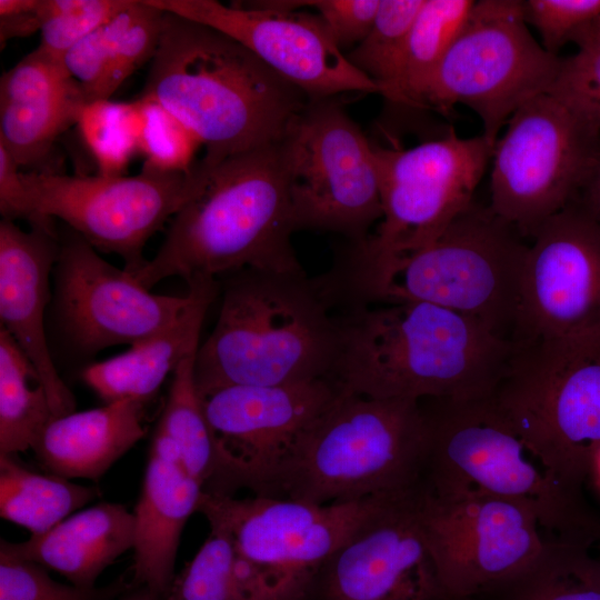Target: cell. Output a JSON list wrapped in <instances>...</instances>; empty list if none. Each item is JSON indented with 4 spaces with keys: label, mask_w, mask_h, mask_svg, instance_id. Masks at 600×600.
I'll return each instance as SVG.
<instances>
[{
    "label": "cell",
    "mask_w": 600,
    "mask_h": 600,
    "mask_svg": "<svg viewBox=\"0 0 600 600\" xmlns=\"http://www.w3.org/2000/svg\"><path fill=\"white\" fill-rule=\"evenodd\" d=\"M340 317L331 374L340 390L379 399L489 397L513 343L480 321L426 302L354 303Z\"/></svg>",
    "instance_id": "obj_1"
},
{
    "label": "cell",
    "mask_w": 600,
    "mask_h": 600,
    "mask_svg": "<svg viewBox=\"0 0 600 600\" xmlns=\"http://www.w3.org/2000/svg\"><path fill=\"white\" fill-rule=\"evenodd\" d=\"M194 189L168 223L156 256L133 276L147 289L170 277L189 284L244 269L304 273L281 141L193 164Z\"/></svg>",
    "instance_id": "obj_2"
},
{
    "label": "cell",
    "mask_w": 600,
    "mask_h": 600,
    "mask_svg": "<svg viewBox=\"0 0 600 600\" xmlns=\"http://www.w3.org/2000/svg\"><path fill=\"white\" fill-rule=\"evenodd\" d=\"M163 12L140 97L160 103L198 137L207 166L282 141L308 97L231 37Z\"/></svg>",
    "instance_id": "obj_3"
},
{
    "label": "cell",
    "mask_w": 600,
    "mask_h": 600,
    "mask_svg": "<svg viewBox=\"0 0 600 600\" xmlns=\"http://www.w3.org/2000/svg\"><path fill=\"white\" fill-rule=\"evenodd\" d=\"M326 280L244 269L228 274L217 322L194 359L203 397L229 386L331 379L340 317Z\"/></svg>",
    "instance_id": "obj_4"
},
{
    "label": "cell",
    "mask_w": 600,
    "mask_h": 600,
    "mask_svg": "<svg viewBox=\"0 0 600 600\" xmlns=\"http://www.w3.org/2000/svg\"><path fill=\"white\" fill-rule=\"evenodd\" d=\"M529 243L488 206L473 200L429 244L380 260L349 259L354 303L426 302L473 318L512 341Z\"/></svg>",
    "instance_id": "obj_5"
},
{
    "label": "cell",
    "mask_w": 600,
    "mask_h": 600,
    "mask_svg": "<svg viewBox=\"0 0 600 600\" xmlns=\"http://www.w3.org/2000/svg\"><path fill=\"white\" fill-rule=\"evenodd\" d=\"M420 403L427 431L426 492L491 496L528 509L547 539L588 548L600 540V519L587 499L556 479L490 396Z\"/></svg>",
    "instance_id": "obj_6"
},
{
    "label": "cell",
    "mask_w": 600,
    "mask_h": 600,
    "mask_svg": "<svg viewBox=\"0 0 600 600\" xmlns=\"http://www.w3.org/2000/svg\"><path fill=\"white\" fill-rule=\"evenodd\" d=\"M426 451L420 401L339 389L296 444L274 497L328 504L401 494L421 484Z\"/></svg>",
    "instance_id": "obj_7"
},
{
    "label": "cell",
    "mask_w": 600,
    "mask_h": 600,
    "mask_svg": "<svg viewBox=\"0 0 600 600\" xmlns=\"http://www.w3.org/2000/svg\"><path fill=\"white\" fill-rule=\"evenodd\" d=\"M512 343L490 399L556 479L586 498L600 448V347Z\"/></svg>",
    "instance_id": "obj_8"
},
{
    "label": "cell",
    "mask_w": 600,
    "mask_h": 600,
    "mask_svg": "<svg viewBox=\"0 0 600 600\" xmlns=\"http://www.w3.org/2000/svg\"><path fill=\"white\" fill-rule=\"evenodd\" d=\"M392 497L314 504L203 491L197 512L229 538L253 600H311L321 568Z\"/></svg>",
    "instance_id": "obj_9"
},
{
    "label": "cell",
    "mask_w": 600,
    "mask_h": 600,
    "mask_svg": "<svg viewBox=\"0 0 600 600\" xmlns=\"http://www.w3.org/2000/svg\"><path fill=\"white\" fill-rule=\"evenodd\" d=\"M561 58L532 37L522 0L476 1L423 90L422 110L447 116L456 104L470 108L494 148L511 116L549 92Z\"/></svg>",
    "instance_id": "obj_10"
},
{
    "label": "cell",
    "mask_w": 600,
    "mask_h": 600,
    "mask_svg": "<svg viewBox=\"0 0 600 600\" xmlns=\"http://www.w3.org/2000/svg\"><path fill=\"white\" fill-rule=\"evenodd\" d=\"M600 153V131L550 93L520 107L491 158L490 203L527 239L580 199Z\"/></svg>",
    "instance_id": "obj_11"
},
{
    "label": "cell",
    "mask_w": 600,
    "mask_h": 600,
    "mask_svg": "<svg viewBox=\"0 0 600 600\" xmlns=\"http://www.w3.org/2000/svg\"><path fill=\"white\" fill-rule=\"evenodd\" d=\"M296 230L359 243L382 217L374 144L332 99L309 100L281 141Z\"/></svg>",
    "instance_id": "obj_12"
},
{
    "label": "cell",
    "mask_w": 600,
    "mask_h": 600,
    "mask_svg": "<svg viewBox=\"0 0 600 600\" xmlns=\"http://www.w3.org/2000/svg\"><path fill=\"white\" fill-rule=\"evenodd\" d=\"M382 217L349 258L380 261L413 252L437 239L473 201L493 147L482 136L443 137L411 148L374 146Z\"/></svg>",
    "instance_id": "obj_13"
},
{
    "label": "cell",
    "mask_w": 600,
    "mask_h": 600,
    "mask_svg": "<svg viewBox=\"0 0 600 600\" xmlns=\"http://www.w3.org/2000/svg\"><path fill=\"white\" fill-rule=\"evenodd\" d=\"M29 223L58 218L96 250L114 253L134 274L147 262L143 248L194 189L189 172L142 167L133 177L22 173Z\"/></svg>",
    "instance_id": "obj_14"
},
{
    "label": "cell",
    "mask_w": 600,
    "mask_h": 600,
    "mask_svg": "<svg viewBox=\"0 0 600 600\" xmlns=\"http://www.w3.org/2000/svg\"><path fill=\"white\" fill-rule=\"evenodd\" d=\"M339 393L332 379L278 386H229L201 398L217 472L207 493L274 497L296 444Z\"/></svg>",
    "instance_id": "obj_15"
},
{
    "label": "cell",
    "mask_w": 600,
    "mask_h": 600,
    "mask_svg": "<svg viewBox=\"0 0 600 600\" xmlns=\"http://www.w3.org/2000/svg\"><path fill=\"white\" fill-rule=\"evenodd\" d=\"M530 239L512 342L600 347V221L577 200Z\"/></svg>",
    "instance_id": "obj_16"
},
{
    "label": "cell",
    "mask_w": 600,
    "mask_h": 600,
    "mask_svg": "<svg viewBox=\"0 0 600 600\" xmlns=\"http://www.w3.org/2000/svg\"><path fill=\"white\" fill-rule=\"evenodd\" d=\"M420 516L447 596L474 600L523 571L546 537L524 507L481 493L434 496L421 487Z\"/></svg>",
    "instance_id": "obj_17"
},
{
    "label": "cell",
    "mask_w": 600,
    "mask_h": 600,
    "mask_svg": "<svg viewBox=\"0 0 600 600\" xmlns=\"http://www.w3.org/2000/svg\"><path fill=\"white\" fill-rule=\"evenodd\" d=\"M59 243L53 308L60 329L83 356L152 337L174 323L193 299L190 290L184 297L150 292L69 227L59 232Z\"/></svg>",
    "instance_id": "obj_18"
},
{
    "label": "cell",
    "mask_w": 600,
    "mask_h": 600,
    "mask_svg": "<svg viewBox=\"0 0 600 600\" xmlns=\"http://www.w3.org/2000/svg\"><path fill=\"white\" fill-rule=\"evenodd\" d=\"M162 11L211 27L241 43L309 100L346 92L379 93L354 68L318 14L216 0H147Z\"/></svg>",
    "instance_id": "obj_19"
},
{
    "label": "cell",
    "mask_w": 600,
    "mask_h": 600,
    "mask_svg": "<svg viewBox=\"0 0 600 600\" xmlns=\"http://www.w3.org/2000/svg\"><path fill=\"white\" fill-rule=\"evenodd\" d=\"M421 484L393 496L321 568L311 600H453L420 516Z\"/></svg>",
    "instance_id": "obj_20"
},
{
    "label": "cell",
    "mask_w": 600,
    "mask_h": 600,
    "mask_svg": "<svg viewBox=\"0 0 600 600\" xmlns=\"http://www.w3.org/2000/svg\"><path fill=\"white\" fill-rule=\"evenodd\" d=\"M30 226L24 231L12 220L0 221V320L34 367L53 414L60 417L76 411V399L58 373L44 331L59 231L53 220Z\"/></svg>",
    "instance_id": "obj_21"
},
{
    "label": "cell",
    "mask_w": 600,
    "mask_h": 600,
    "mask_svg": "<svg viewBox=\"0 0 600 600\" xmlns=\"http://www.w3.org/2000/svg\"><path fill=\"white\" fill-rule=\"evenodd\" d=\"M86 104L63 63L37 48L1 76L0 144L19 168L40 171Z\"/></svg>",
    "instance_id": "obj_22"
},
{
    "label": "cell",
    "mask_w": 600,
    "mask_h": 600,
    "mask_svg": "<svg viewBox=\"0 0 600 600\" xmlns=\"http://www.w3.org/2000/svg\"><path fill=\"white\" fill-rule=\"evenodd\" d=\"M202 494V484L188 472L173 443L156 429L133 512L132 587L160 599L168 592L182 530Z\"/></svg>",
    "instance_id": "obj_23"
},
{
    "label": "cell",
    "mask_w": 600,
    "mask_h": 600,
    "mask_svg": "<svg viewBox=\"0 0 600 600\" xmlns=\"http://www.w3.org/2000/svg\"><path fill=\"white\" fill-rule=\"evenodd\" d=\"M134 539V514L122 504L102 502L26 541L1 540L0 554L33 561L74 586L93 588L108 566L133 549Z\"/></svg>",
    "instance_id": "obj_24"
},
{
    "label": "cell",
    "mask_w": 600,
    "mask_h": 600,
    "mask_svg": "<svg viewBox=\"0 0 600 600\" xmlns=\"http://www.w3.org/2000/svg\"><path fill=\"white\" fill-rule=\"evenodd\" d=\"M144 404L124 399L56 417L31 449L51 474L98 480L144 436Z\"/></svg>",
    "instance_id": "obj_25"
},
{
    "label": "cell",
    "mask_w": 600,
    "mask_h": 600,
    "mask_svg": "<svg viewBox=\"0 0 600 600\" xmlns=\"http://www.w3.org/2000/svg\"><path fill=\"white\" fill-rule=\"evenodd\" d=\"M193 299L167 329L126 352L87 366L82 380L107 403L132 399L147 402L179 363L199 347L200 329L217 292L214 280L188 284Z\"/></svg>",
    "instance_id": "obj_26"
},
{
    "label": "cell",
    "mask_w": 600,
    "mask_h": 600,
    "mask_svg": "<svg viewBox=\"0 0 600 600\" xmlns=\"http://www.w3.org/2000/svg\"><path fill=\"white\" fill-rule=\"evenodd\" d=\"M163 16L147 0H133L67 52L62 63L86 103L109 100L127 78L152 60Z\"/></svg>",
    "instance_id": "obj_27"
},
{
    "label": "cell",
    "mask_w": 600,
    "mask_h": 600,
    "mask_svg": "<svg viewBox=\"0 0 600 600\" xmlns=\"http://www.w3.org/2000/svg\"><path fill=\"white\" fill-rule=\"evenodd\" d=\"M99 494L96 487L34 472L14 454L0 453V516L31 534L48 531Z\"/></svg>",
    "instance_id": "obj_28"
},
{
    "label": "cell",
    "mask_w": 600,
    "mask_h": 600,
    "mask_svg": "<svg viewBox=\"0 0 600 600\" xmlns=\"http://www.w3.org/2000/svg\"><path fill=\"white\" fill-rule=\"evenodd\" d=\"M476 1L426 0L408 34L387 100L422 110L423 90L459 34Z\"/></svg>",
    "instance_id": "obj_29"
},
{
    "label": "cell",
    "mask_w": 600,
    "mask_h": 600,
    "mask_svg": "<svg viewBox=\"0 0 600 600\" xmlns=\"http://www.w3.org/2000/svg\"><path fill=\"white\" fill-rule=\"evenodd\" d=\"M483 598L491 600H600V562L589 548L546 539L539 556Z\"/></svg>",
    "instance_id": "obj_30"
},
{
    "label": "cell",
    "mask_w": 600,
    "mask_h": 600,
    "mask_svg": "<svg viewBox=\"0 0 600 600\" xmlns=\"http://www.w3.org/2000/svg\"><path fill=\"white\" fill-rule=\"evenodd\" d=\"M38 373L10 333L0 327V453L16 454L32 448L56 416Z\"/></svg>",
    "instance_id": "obj_31"
},
{
    "label": "cell",
    "mask_w": 600,
    "mask_h": 600,
    "mask_svg": "<svg viewBox=\"0 0 600 600\" xmlns=\"http://www.w3.org/2000/svg\"><path fill=\"white\" fill-rule=\"evenodd\" d=\"M198 348L172 373L168 398L156 429L173 443L183 466L204 491L216 476L217 457L194 381Z\"/></svg>",
    "instance_id": "obj_32"
},
{
    "label": "cell",
    "mask_w": 600,
    "mask_h": 600,
    "mask_svg": "<svg viewBox=\"0 0 600 600\" xmlns=\"http://www.w3.org/2000/svg\"><path fill=\"white\" fill-rule=\"evenodd\" d=\"M144 122L141 98L130 102L99 100L81 109L76 126L97 163L98 174L123 176L132 157L139 153Z\"/></svg>",
    "instance_id": "obj_33"
},
{
    "label": "cell",
    "mask_w": 600,
    "mask_h": 600,
    "mask_svg": "<svg viewBox=\"0 0 600 600\" xmlns=\"http://www.w3.org/2000/svg\"><path fill=\"white\" fill-rule=\"evenodd\" d=\"M426 0H380L364 39L346 53L350 63L389 97L412 23Z\"/></svg>",
    "instance_id": "obj_34"
},
{
    "label": "cell",
    "mask_w": 600,
    "mask_h": 600,
    "mask_svg": "<svg viewBox=\"0 0 600 600\" xmlns=\"http://www.w3.org/2000/svg\"><path fill=\"white\" fill-rule=\"evenodd\" d=\"M160 600H250L229 538L210 529L196 556Z\"/></svg>",
    "instance_id": "obj_35"
},
{
    "label": "cell",
    "mask_w": 600,
    "mask_h": 600,
    "mask_svg": "<svg viewBox=\"0 0 600 600\" xmlns=\"http://www.w3.org/2000/svg\"><path fill=\"white\" fill-rule=\"evenodd\" d=\"M133 0H42L39 49L62 62L78 42L132 4Z\"/></svg>",
    "instance_id": "obj_36"
},
{
    "label": "cell",
    "mask_w": 600,
    "mask_h": 600,
    "mask_svg": "<svg viewBox=\"0 0 600 600\" xmlns=\"http://www.w3.org/2000/svg\"><path fill=\"white\" fill-rule=\"evenodd\" d=\"M126 591L122 579L103 588L63 584L33 561L0 554V600H112Z\"/></svg>",
    "instance_id": "obj_37"
},
{
    "label": "cell",
    "mask_w": 600,
    "mask_h": 600,
    "mask_svg": "<svg viewBox=\"0 0 600 600\" xmlns=\"http://www.w3.org/2000/svg\"><path fill=\"white\" fill-rule=\"evenodd\" d=\"M140 98L146 112L139 143V153L146 158L143 166L161 171L189 172L196 163L193 157L202 146L201 141L160 103Z\"/></svg>",
    "instance_id": "obj_38"
},
{
    "label": "cell",
    "mask_w": 600,
    "mask_h": 600,
    "mask_svg": "<svg viewBox=\"0 0 600 600\" xmlns=\"http://www.w3.org/2000/svg\"><path fill=\"white\" fill-rule=\"evenodd\" d=\"M548 93L600 131V53L578 50L561 58Z\"/></svg>",
    "instance_id": "obj_39"
},
{
    "label": "cell",
    "mask_w": 600,
    "mask_h": 600,
    "mask_svg": "<svg viewBox=\"0 0 600 600\" xmlns=\"http://www.w3.org/2000/svg\"><path fill=\"white\" fill-rule=\"evenodd\" d=\"M260 3L283 10L316 9L336 44L342 51H350L370 31L380 0H269Z\"/></svg>",
    "instance_id": "obj_40"
},
{
    "label": "cell",
    "mask_w": 600,
    "mask_h": 600,
    "mask_svg": "<svg viewBox=\"0 0 600 600\" xmlns=\"http://www.w3.org/2000/svg\"><path fill=\"white\" fill-rule=\"evenodd\" d=\"M526 22L539 33L542 47L559 56L584 23L600 14V0H522Z\"/></svg>",
    "instance_id": "obj_41"
},
{
    "label": "cell",
    "mask_w": 600,
    "mask_h": 600,
    "mask_svg": "<svg viewBox=\"0 0 600 600\" xmlns=\"http://www.w3.org/2000/svg\"><path fill=\"white\" fill-rule=\"evenodd\" d=\"M19 169L9 152L0 144V212L2 219L29 221L28 193Z\"/></svg>",
    "instance_id": "obj_42"
},
{
    "label": "cell",
    "mask_w": 600,
    "mask_h": 600,
    "mask_svg": "<svg viewBox=\"0 0 600 600\" xmlns=\"http://www.w3.org/2000/svg\"><path fill=\"white\" fill-rule=\"evenodd\" d=\"M42 23V0H0L1 49L12 38L40 31Z\"/></svg>",
    "instance_id": "obj_43"
},
{
    "label": "cell",
    "mask_w": 600,
    "mask_h": 600,
    "mask_svg": "<svg viewBox=\"0 0 600 600\" xmlns=\"http://www.w3.org/2000/svg\"><path fill=\"white\" fill-rule=\"evenodd\" d=\"M578 50L600 53V14L581 26L570 38Z\"/></svg>",
    "instance_id": "obj_44"
},
{
    "label": "cell",
    "mask_w": 600,
    "mask_h": 600,
    "mask_svg": "<svg viewBox=\"0 0 600 600\" xmlns=\"http://www.w3.org/2000/svg\"><path fill=\"white\" fill-rule=\"evenodd\" d=\"M579 200L600 221V153Z\"/></svg>",
    "instance_id": "obj_45"
},
{
    "label": "cell",
    "mask_w": 600,
    "mask_h": 600,
    "mask_svg": "<svg viewBox=\"0 0 600 600\" xmlns=\"http://www.w3.org/2000/svg\"><path fill=\"white\" fill-rule=\"evenodd\" d=\"M128 592L122 593L117 600H160L143 587H131Z\"/></svg>",
    "instance_id": "obj_46"
},
{
    "label": "cell",
    "mask_w": 600,
    "mask_h": 600,
    "mask_svg": "<svg viewBox=\"0 0 600 600\" xmlns=\"http://www.w3.org/2000/svg\"><path fill=\"white\" fill-rule=\"evenodd\" d=\"M590 478L593 479L594 483L600 489V448L594 456Z\"/></svg>",
    "instance_id": "obj_47"
},
{
    "label": "cell",
    "mask_w": 600,
    "mask_h": 600,
    "mask_svg": "<svg viewBox=\"0 0 600 600\" xmlns=\"http://www.w3.org/2000/svg\"><path fill=\"white\" fill-rule=\"evenodd\" d=\"M476 600H491L489 598H479V599H476Z\"/></svg>",
    "instance_id": "obj_48"
},
{
    "label": "cell",
    "mask_w": 600,
    "mask_h": 600,
    "mask_svg": "<svg viewBox=\"0 0 600 600\" xmlns=\"http://www.w3.org/2000/svg\"><path fill=\"white\" fill-rule=\"evenodd\" d=\"M599 541H600V540H599ZM598 560H599V562H600V556H599V559H598Z\"/></svg>",
    "instance_id": "obj_49"
}]
</instances>
